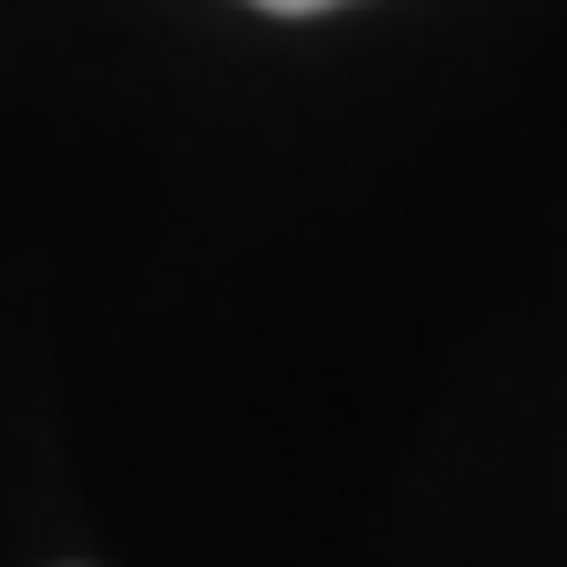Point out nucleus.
Masks as SVG:
<instances>
[{
  "label": "nucleus",
  "mask_w": 567,
  "mask_h": 567,
  "mask_svg": "<svg viewBox=\"0 0 567 567\" xmlns=\"http://www.w3.org/2000/svg\"><path fill=\"white\" fill-rule=\"evenodd\" d=\"M246 9H271V18H313V9H348V0H246Z\"/></svg>",
  "instance_id": "1"
}]
</instances>
